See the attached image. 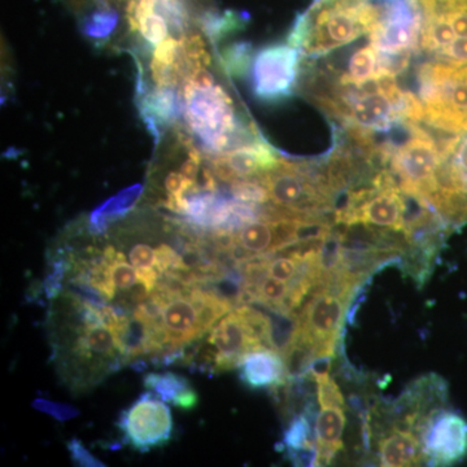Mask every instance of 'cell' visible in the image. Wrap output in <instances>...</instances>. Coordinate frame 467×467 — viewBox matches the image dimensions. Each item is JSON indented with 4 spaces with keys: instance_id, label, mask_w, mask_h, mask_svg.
<instances>
[{
    "instance_id": "cell-18",
    "label": "cell",
    "mask_w": 467,
    "mask_h": 467,
    "mask_svg": "<svg viewBox=\"0 0 467 467\" xmlns=\"http://www.w3.org/2000/svg\"><path fill=\"white\" fill-rule=\"evenodd\" d=\"M174 86H159L158 90L150 95L146 101L147 113L144 116L150 117V122L159 119L160 122H171L175 117V95Z\"/></svg>"
},
{
    "instance_id": "cell-4",
    "label": "cell",
    "mask_w": 467,
    "mask_h": 467,
    "mask_svg": "<svg viewBox=\"0 0 467 467\" xmlns=\"http://www.w3.org/2000/svg\"><path fill=\"white\" fill-rule=\"evenodd\" d=\"M117 427L122 432L125 444L146 453L167 445L171 441L174 425L171 409L165 401L146 392L122 411Z\"/></svg>"
},
{
    "instance_id": "cell-20",
    "label": "cell",
    "mask_w": 467,
    "mask_h": 467,
    "mask_svg": "<svg viewBox=\"0 0 467 467\" xmlns=\"http://www.w3.org/2000/svg\"><path fill=\"white\" fill-rule=\"evenodd\" d=\"M230 192H232L233 198L238 202L260 205L270 202L269 193L259 178L235 181L232 183Z\"/></svg>"
},
{
    "instance_id": "cell-17",
    "label": "cell",
    "mask_w": 467,
    "mask_h": 467,
    "mask_svg": "<svg viewBox=\"0 0 467 467\" xmlns=\"http://www.w3.org/2000/svg\"><path fill=\"white\" fill-rule=\"evenodd\" d=\"M252 61V47L250 43H234L221 52V64L226 75L233 78H241L247 75Z\"/></svg>"
},
{
    "instance_id": "cell-5",
    "label": "cell",
    "mask_w": 467,
    "mask_h": 467,
    "mask_svg": "<svg viewBox=\"0 0 467 467\" xmlns=\"http://www.w3.org/2000/svg\"><path fill=\"white\" fill-rule=\"evenodd\" d=\"M300 54L290 45L267 46L257 52L252 66L254 92L264 101L291 97L299 76Z\"/></svg>"
},
{
    "instance_id": "cell-15",
    "label": "cell",
    "mask_w": 467,
    "mask_h": 467,
    "mask_svg": "<svg viewBox=\"0 0 467 467\" xmlns=\"http://www.w3.org/2000/svg\"><path fill=\"white\" fill-rule=\"evenodd\" d=\"M140 193H142V186L135 184V186L129 187V189L119 192L115 198L109 199L99 208L95 209L90 216L91 232L99 234V235L106 232L107 227L112 221L124 216L134 207L135 202L140 199Z\"/></svg>"
},
{
    "instance_id": "cell-10",
    "label": "cell",
    "mask_w": 467,
    "mask_h": 467,
    "mask_svg": "<svg viewBox=\"0 0 467 467\" xmlns=\"http://www.w3.org/2000/svg\"><path fill=\"white\" fill-rule=\"evenodd\" d=\"M190 292L175 295L162 312V325L168 334V349L180 348L193 340L202 339L199 334V309Z\"/></svg>"
},
{
    "instance_id": "cell-14",
    "label": "cell",
    "mask_w": 467,
    "mask_h": 467,
    "mask_svg": "<svg viewBox=\"0 0 467 467\" xmlns=\"http://www.w3.org/2000/svg\"><path fill=\"white\" fill-rule=\"evenodd\" d=\"M144 387L155 393L162 401L173 404L183 410H192L199 402L198 393L192 389L186 378L180 374L165 371V373H150L144 376Z\"/></svg>"
},
{
    "instance_id": "cell-2",
    "label": "cell",
    "mask_w": 467,
    "mask_h": 467,
    "mask_svg": "<svg viewBox=\"0 0 467 467\" xmlns=\"http://www.w3.org/2000/svg\"><path fill=\"white\" fill-rule=\"evenodd\" d=\"M410 137L398 149L391 146L387 168L408 195L429 202L436 192V174L447 160L441 144L422 122H404Z\"/></svg>"
},
{
    "instance_id": "cell-9",
    "label": "cell",
    "mask_w": 467,
    "mask_h": 467,
    "mask_svg": "<svg viewBox=\"0 0 467 467\" xmlns=\"http://www.w3.org/2000/svg\"><path fill=\"white\" fill-rule=\"evenodd\" d=\"M238 368L243 384L251 389H272L288 380L284 356L276 350H254L242 358Z\"/></svg>"
},
{
    "instance_id": "cell-11",
    "label": "cell",
    "mask_w": 467,
    "mask_h": 467,
    "mask_svg": "<svg viewBox=\"0 0 467 467\" xmlns=\"http://www.w3.org/2000/svg\"><path fill=\"white\" fill-rule=\"evenodd\" d=\"M234 236L243 264L254 257L276 254L284 248L276 232L275 220L257 218L234 232Z\"/></svg>"
},
{
    "instance_id": "cell-26",
    "label": "cell",
    "mask_w": 467,
    "mask_h": 467,
    "mask_svg": "<svg viewBox=\"0 0 467 467\" xmlns=\"http://www.w3.org/2000/svg\"><path fill=\"white\" fill-rule=\"evenodd\" d=\"M67 451L70 453V459L76 465L82 467H106V463L101 462L99 459L94 456L90 451L86 450L85 445L82 444L78 439H72L67 441Z\"/></svg>"
},
{
    "instance_id": "cell-6",
    "label": "cell",
    "mask_w": 467,
    "mask_h": 467,
    "mask_svg": "<svg viewBox=\"0 0 467 467\" xmlns=\"http://www.w3.org/2000/svg\"><path fill=\"white\" fill-rule=\"evenodd\" d=\"M427 462L451 466L467 457V420L459 413L441 409L420 436Z\"/></svg>"
},
{
    "instance_id": "cell-3",
    "label": "cell",
    "mask_w": 467,
    "mask_h": 467,
    "mask_svg": "<svg viewBox=\"0 0 467 467\" xmlns=\"http://www.w3.org/2000/svg\"><path fill=\"white\" fill-rule=\"evenodd\" d=\"M183 82L186 119L193 131L216 152L229 149L233 135H236L235 116L229 95L221 86L201 90L190 82Z\"/></svg>"
},
{
    "instance_id": "cell-22",
    "label": "cell",
    "mask_w": 467,
    "mask_h": 467,
    "mask_svg": "<svg viewBox=\"0 0 467 467\" xmlns=\"http://www.w3.org/2000/svg\"><path fill=\"white\" fill-rule=\"evenodd\" d=\"M138 30L150 45L158 46L159 43L168 38L167 20L161 15L156 14V11L140 18L138 23Z\"/></svg>"
},
{
    "instance_id": "cell-19",
    "label": "cell",
    "mask_w": 467,
    "mask_h": 467,
    "mask_svg": "<svg viewBox=\"0 0 467 467\" xmlns=\"http://www.w3.org/2000/svg\"><path fill=\"white\" fill-rule=\"evenodd\" d=\"M290 292L288 282L276 279L275 276L267 275L257 288L256 297L254 303L265 304L272 308L284 309L285 300L287 299Z\"/></svg>"
},
{
    "instance_id": "cell-16",
    "label": "cell",
    "mask_w": 467,
    "mask_h": 467,
    "mask_svg": "<svg viewBox=\"0 0 467 467\" xmlns=\"http://www.w3.org/2000/svg\"><path fill=\"white\" fill-rule=\"evenodd\" d=\"M380 76L379 55L373 46L368 45L353 52L337 82L342 85H361Z\"/></svg>"
},
{
    "instance_id": "cell-1",
    "label": "cell",
    "mask_w": 467,
    "mask_h": 467,
    "mask_svg": "<svg viewBox=\"0 0 467 467\" xmlns=\"http://www.w3.org/2000/svg\"><path fill=\"white\" fill-rule=\"evenodd\" d=\"M359 285L361 282L344 275L328 276L312 291L297 313L300 334L312 344L317 359L333 358L350 301Z\"/></svg>"
},
{
    "instance_id": "cell-21",
    "label": "cell",
    "mask_w": 467,
    "mask_h": 467,
    "mask_svg": "<svg viewBox=\"0 0 467 467\" xmlns=\"http://www.w3.org/2000/svg\"><path fill=\"white\" fill-rule=\"evenodd\" d=\"M316 380L317 386V401L319 407H337L346 408L343 393L340 391L339 386L335 382L333 378L328 376V371H321V373H310Z\"/></svg>"
},
{
    "instance_id": "cell-25",
    "label": "cell",
    "mask_w": 467,
    "mask_h": 467,
    "mask_svg": "<svg viewBox=\"0 0 467 467\" xmlns=\"http://www.w3.org/2000/svg\"><path fill=\"white\" fill-rule=\"evenodd\" d=\"M32 407L41 413L48 414L58 422H67V420H73L78 417L79 410L73 405L63 404V402H55L47 400V399H36L33 400Z\"/></svg>"
},
{
    "instance_id": "cell-29",
    "label": "cell",
    "mask_w": 467,
    "mask_h": 467,
    "mask_svg": "<svg viewBox=\"0 0 467 467\" xmlns=\"http://www.w3.org/2000/svg\"><path fill=\"white\" fill-rule=\"evenodd\" d=\"M202 156L193 147L189 149V158L181 165L180 173L183 175L184 180L196 183L201 171Z\"/></svg>"
},
{
    "instance_id": "cell-8",
    "label": "cell",
    "mask_w": 467,
    "mask_h": 467,
    "mask_svg": "<svg viewBox=\"0 0 467 467\" xmlns=\"http://www.w3.org/2000/svg\"><path fill=\"white\" fill-rule=\"evenodd\" d=\"M281 160L272 146L259 140L212 160V171L218 180L232 184L238 180L260 178L275 171Z\"/></svg>"
},
{
    "instance_id": "cell-30",
    "label": "cell",
    "mask_w": 467,
    "mask_h": 467,
    "mask_svg": "<svg viewBox=\"0 0 467 467\" xmlns=\"http://www.w3.org/2000/svg\"><path fill=\"white\" fill-rule=\"evenodd\" d=\"M184 81L190 82V84L195 86L196 88H201V90H207V88H212L216 86L214 85L213 76L202 67L193 70L192 75L187 77Z\"/></svg>"
},
{
    "instance_id": "cell-28",
    "label": "cell",
    "mask_w": 467,
    "mask_h": 467,
    "mask_svg": "<svg viewBox=\"0 0 467 467\" xmlns=\"http://www.w3.org/2000/svg\"><path fill=\"white\" fill-rule=\"evenodd\" d=\"M129 260L135 269L156 265V251L146 243H138L129 251Z\"/></svg>"
},
{
    "instance_id": "cell-27",
    "label": "cell",
    "mask_w": 467,
    "mask_h": 467,
    "mask_svg": "<svg viewBox=\"0 0 467 467\" xmlns=\"http://www.w3.org/2000/svg\"><path fill=\"white\" fill-rule=\"evenodd\" d=\"M181 51V42L177 39L168 36L161 43L156 46L155 51H153V60L158 63L164 64V66L173 67L175 61H177L178 55Z\"/></svg>"
},
{
    "instance_id": "cell-12",
    "label": "cell",
    "mask_w": 467,
    "mask_h": 467,
    "mask_svg": "<svg viewBox=\"0 0 467 467\" xmlns=\"http://www.w3.org/2000/svg\"><path fill=\"white\" fill-rule=\"evenodd\" d=\"M346 423V408L337 407V405L321 407L315 423L317 465H328L334 457L343 450Z\"/></svg>"
},
{
    "instance_id": "cell-13",
    "label": "cell",
    "mask_w": 467,
    "mask_h": 467,
    "mask_svg": "<svg viewBox=\"0 0 467 467\" xmlns=\"http://www.w3.org/2000/svg\"><path fill=\"white\" fill-rule=\"evenodd\" d=\"M378 450L380 466L404 467L427 462L422 441L410 431L392 429L378 441Z\"/></svg>"
},
{
    "instance_id": "cell-23",
    "label": "cell",
    "mask_w": 467,
    "mask_h": 467,
    "mask_svg": "<svg viewBox=\"0 0 467 467\" xmlns=\"http://www.w3.org/2000/svg\"><path fill=\"white\" fill-rule=\"evenodd\" d=\"M180 42L184 57L193 67H207L211 64V55L205 50L204 42H202V36L199 34L184 36Z\"/></svg>"
},
{
    "instance_id": "cell-7",
    "label": "cell",
    "mask_w": 467,
    "mask_h": 467,
    "mask_svg": "<svg viewBox=\"0 0 467 467\" xmlns=\"http://www.w3.org/2000/svg\"><path fill=\"white\" fill-rule=\"evenodd\" d=\"M207 340L217 353V373L238 368L245 355L266 348L239 308L233 309L213 326Z\"/></svg>"
},
{
    "instance_id": "cell-24",
    "label": "cell",
    "mask_w": 467,
    "mask_h": 467,
    "mask_svg": "<svg viewBox=\"0 0 467 467\" xmlns=\"http://www.w3.org/2000/svg\"><path fill=\"white\" fill-rule=\"evenodd\" d=\"M110 278L116 290L126 291L138 284L137 269L126 263V257L122 254L110 264Z\"/></svg>"
}]
</instances>
